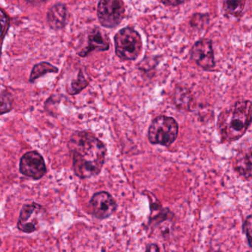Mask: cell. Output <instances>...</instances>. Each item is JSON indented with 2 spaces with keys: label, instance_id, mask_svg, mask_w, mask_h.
<instances>
[{
  "label": "cell",
  "instance_id": "8992f818",
  "mask_svg": "<svg viewBox=\"0 0 252 252\" xmlns=\"http://www.w3.org/2000/svg\"><path fill=\"white\" fill-rule=\"evenodd\" d=\"M190 58L199 67L206 71H211L216 66L213 42L208 38L196 41L190 51Z\"/></svg>",
  "mask_w": 252,
  "mask_h": 252
},
{
  "label": "cell",
  "instance_id": "7a4b0ae2",
  "mask_svg": "<svg viewBox=\"0 0 252 252\" xmlns=\"http://www.w3.org/2000/svg\"><path fill=\"white\" fill-rule=\"evenodd\" d=\"M251 123V101L241 100L220 112L217 130L223 142H232L245 134Z\"/></svg>",
  "mask_w": 252,
  "mask_h": 252
},
{
  "label": "cell",
  "instance_id": "6da1fadb",
  "mask_svg": "<svg viewBox=\"0 0 252 252\" xmlns=\"http://www.w3.org/2000/svg\"><path fill=\"white\" fill-rule=\"evenodd\" d=\"M68 148L72 157V167L80 179L97 176L102 171L107 155L105 144L87 131L75 132Z\"/></svg>",
  "mask_w": 252,
  "mask_h": 252
},
{
  "label": "cell",
  "instance_id": "ffe728a7",
  "mask_svg": "<svg viewBox=\"0 0 252 252\" xmlns=\"http://www.w3.org/2000/svg\"><path fill=\"white\" fill-rule=\"evenodd\" d=\"M187 1L188 0H161V2L167 6H179Z\"/></svg>",
  "mask_w": 252,
  "mask_h": 252
},
{
  "label": "cell",
  "instance_id": "5b68a950",
  "mask_svg": "<svg viewBox=\"0 0 252 252\" xmlns=\"http://www.w3.org/2000/svg\"><path fill=\"white\" fill-rule=\"evenodd\" d=\"M126 9L123 0H100L98 4L99 22L106 28H115L125 17Z\"/></svg>",
  "mask_w": 252,
  "mask_h": 252
},
{
  "label": "cell",
  "instance_id": "e0dca14e",
  "mask_svg": "<svg viewBox=\"0 0 252 252\" xmlns=\"http://www.w3.org/2000/svg\"><path fill=\"white\" fill-rule=\"evenodd\" d=\"M13 97L10 93L4 91L0 93V115L10 112L13 107Z\"/></svg>",
  "mask_w": 252,
  "mask_h": 252
},
{
  "label": "cell",
  "instance_id": "7c38bea8",
  "mask_svg": "<svg viewBox=\"0 0 252 252\" xmlns=\"http://www.w3.org/2000/svg\"><path fill=\"white\" fill-rule=\"evenodd\" d=\"M68 10L63 4H56L47 12V19L49 26L54 30L63 28L66 25Z\"/></svg>",
  "mask_w": 252,
  "mask_h": 252
},
{
  "label": "cell",
  "instance_id": "ba28073f",
  "mask_svg": "<svg viewBox=\"0 0 252 252\" xmlns=\"http://www.w3.org/2000/svg\"><path fill=\"white\" fill-rule=\"evenodd\" d=\"M19 169L22 174L36 180L42 178L47 171L44 158L36 151H30L22 157Z\"/></svg>",
  "mask_w": 252,
  "mask_h": 252
},
{
  "label": "cell",
  "instance_id": "52a82bcc",
  "mask_svg": "<svg viewBox=\"0 0 252 252\" xmlns=\"http://www.w3.org/2000/svg\"><path fill=\"white\" fill-rule=\"evenodd\" d=\"M43 208L38 204H27L22 207L18 220V229L25 233H32L38 229Z\"/></svg>",
  "mask_w": 252,
  "mask_h": 252
},
{
  "label": "cell",
  "instance_id": "ac0fdd59",
  "mask_svg": "<svg viewBox=\"0 0 252 252\" xmlns=\"http://www.w3.org/2000/svg\"><path fill=\"white\" fill-rule=\"evenodd\" d=\"M9 27V18L4 13L2 10L0 9V32L1 35H4L7 31Z\"/></svg>",
  "mask_w": 252,
  "mask_h": 252
},
{
  "label": "cell",
  "instance_id": "4fadbf2b",
  "mask_svg": "<svg viewBox=\"0 0 252 252\" xmlns=\"http://www.w3.org/2000/svg\"><path fill=\"white\" fill-rule=\"evenodd\" d=\"M175 104L181 110L189 111L191 103L192 101V93L187 89L183 87H178L175 90Z\"/></svg>",
  "mask_w": 252,
  "mask_h": 252
},
{
  "label": "cell",
  "instance_id": "7402d4cb",
  "mask_svg": "<svg viewBox=\"0 0 252 252\" xmlns=\"http://www.w3.org/2000/svg\"><path fill=\"white\" fill-rule=\"evenodd\" d=\"M28 1H31V2H34V1H36V2H38V1H42L43 0H28Z\"/></svg>",
  "mask_w": 252,
  "mask_h": 252
},
{
  "label": "cell",
  "instance_id": "9a60e30c",
  "mask_svg": "<svg viewBox=\"0 0 252 252\" xmlns=\"http://www.w3.org/2000/svg\"><path fill=\"white\" fill-rule=\"evenodd\" d=\"M58 72V69L56 66H53L47 62H42V63H38L34 66L32 72H31V76H30V81L34 82L35 80L42 75H45L48 72Z\"/></svg>",
  "mask_w": 252,
  "mask_h": 252
},
{
  "label": "cell",
  "instance_id": "d6986e66",
  "mask_svg": "<svg viewBox=\"0 0 252 252\" xmlns=\"http://www.w3.org/2000/svg\"><path fill=\"white\" fill-rule=\"evenodd\" d=\"M252 216H248L247 220L244 222V233L247 235V240H248L249 245L251 247V243H252Z\"/></svg>",
  "mask_w": 252,
  "mask_h": 252
},
{
  "label": "cell",
  "instance_id": "8fae6325",
  "mask_svg": "<svg viewBox=\"0 0 252 252\" xmlns=\"http://www.w3.org/2000/svg\"><path fill=\"white\" fill-rule=\"evenodd\" d=\"M234 169L246 180L252 178V148L241 150L234 160Z\"/></svg>",
  "mask_w": 252,
  "mask_h": 252
},
{
  "label": "cell",
  "instance_id": "9c48e42d",
  "mask_svg": "<svg viewBox=\"0 0 252 252\" xmlns=\"http://www.w3.org/2000/svg\"><path fill=\"white\" fill-rule=\"evenodd\" d=\"M90 206L93 216L99 219L110 217L117 208L113 197L105 191L95 193L90 200Z\"/></svg>",
  "mask_w": 252,
  "mask_h": 252
},
{
  "label": "cell",
  "instance_id": "5bb4252c",
  "mask_svg": "<svg viewBox=\"0 0 252 252\" xmlns=\"http://www.w3.org/2000/svg\"><path fill=\"white\" fill-rule=\"evenodd\" d=\"M247 0H223L224 10L229 15L241 17L245 9Z\"/></svg>",
  "mask_w": 252,
  "mask_h": 252
},
{
  "label": "cell",
  "instance_id": "30bf717a",
  "mask_svg": "<svg viewBox=\"0 0 252 252\" xmlns=\"http://www.w3.org/2000/svg\"><path fill=\"white\" fill-rule=\"evenodd\" d=\"M109 49V39L106 32L99 28H95L87 34L85 47L78 53L81 57H85L92 52L107 51Z\"/></svg>",
  "mask_w": 252,
  "mask_h": 252
},
{
  "label": "cell",
  "instance_id": "2e32d148",
  "mask_svg": "<svg viewBox=\"0 0 252 252\" xmlns=\"http://www.w3.org/2000/svg\"><path fill=\"white\" fill-rule=\"evenodd\" d=\"M88 80L85 78L84 74L80 72L76 79L74 80L71 84V88L69 89V93L71 94H75L80 93L88 85Z\"/></svg>",
  "mask_w": 252,
  "mask_h": 252
},
{
  "label": "cell",
  "instance_id": "44dd1931",
  "mask_svg": "<svg viewBox=\"0 0 252 252\" xmlns=\"http://www.w3.org/2000/svg\"><path fill=\"white\" fill-rule=\"evenodd\" d=\"M146 252H160V249L156 244H150L146 249Z\"/></svg>",
  "mask_w": 252,
  "mask_h": 252
},
{
  "label": "cell",
  "instance_id": "3957f363",
  "mask_svg": "<svg viewBox=\"0 0 252 252\" xmlns=\"http://www.w3.org/2000/svg\"><path fill=\"white\" fill-rule=\"evenodd\" d=\"M115 54L122 61H135L142 54L143 42L140 34L130 27L120 30L114 37Z\"/></svg>",
  "mask_w": 252,
  "mask_h": 252
},
{
  "label": "cell",
  "instance_id": "277c9868",
  "mask_svg": "<svg viewBox=\"0 0 252 252\" xmlns=\"http://www.w3.org/2000/svg\"><path fill=\"white\" fill-rule=\"evenodd\" d=\"M179 124L171 117H156L151 123L148 130V139L152 145L170 146L177 139Z\"/></svg>",
  "mask_w": 252,
  "mask_h": 252
}]
</instances>
